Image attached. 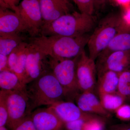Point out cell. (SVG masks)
Returning <instances> with one entry per match:
<instances>
[{"label": "cell", "instance_id": "obj_1", "mask_svg": "<svg viewBox=\"0 0 130 130\" xmlns=\"http://www.w3.org/2000/svg\"><path fill=\"white\" fill-rule=\"evenodd\" d=\"M90 35L76 36H39L29 38L30 42L50 57L57 59H73L85 51Z\"/></svg>", "mask_w": 130, "mask_h": 130}, {"label": "cell", "instance_id": "obj_2", "mask_svg": "<svg viewBox=\"0 0 130 130\" xmlns=\"http://www.w3.org/2000/svg\"><path fill=\"white\" fill-rule=\"evenodd\" d=\"M26 91L30 114L38 107L49 106L66 98L64 89L51 71L27 84Z\"/></svg>", "mask_w": 130, "mask_h": 130}, {"label": "cell", "instance_id": "obj_3", "mask_svg": "<svg viewBox=\"0 0 130 130\" xmlns=\"http://www.w3.org/2000/svg\"><path fill=\"white\" fill-rule=\"evenodd\" d=\"M96 22L93 15L74 11L44 24L40 36H76L89 34L95 27Z\"/></svg>", "mask_w": 130, "mask_h": 130}, {"label": "cell", "instance_id": "obj_4", "mask_svg": "<svg viewBox=\"0 0 130 130\" xmlns=\"http://www.w3.org/2000/svg\"><path fill=\"white\" fill-rule=\"evenodd\" d=\"M130 28L123 16L110 14L102 19L95 27L87 46L90 58L95 61L117 34Z\"/></svg>", "mask_w": 130, "mask_h": 130}, {"label": "cell", "instance_id": "obj_5", "mask_svg": "<svg viewBox=\"0 0 130 130\" xmlns=\"http://www.w3.org/2000/svg\"><path fill=\"white\" fill-rule=\"evenodd\" d=\"M79 56L61 59L49 56L50 70L64 89L66 97H76L80 91L76 76L77 63Z\"/></svg>", "mask_w": 130, "mask_h": 130}, {"label": "cell", "instance_id": "obj_6", "mask_svg": "<svg viewBox=\"0 0 130 130\" xmlns=\"http://www.w3.org/2000/svg\"><path fill=\"white\" fill-rule=\"evenodd\" d=\"M8 119L7 126L11 130L30 115L29 98L25 90L8 91Z\"/></svg>", "mask_w": 130, "mask_h": 130}, {"label": "cell", "instance_id": "obj_7", "mask_svg": "<svg viewBox=\"0 0 130 130\" xmlns=\"http://www.w3.org/2000/svg\"><path fill=\"white\" fill-rule=\"evenodd\" d=\"M14 12L20 16L32 37L40 35L44 23L39 0H23Z\"/></svg>", "mask_w": 130, "mask_h": 130}, {"label": "cell", "instance_id": "obj_8", "mask_svg": "<svg viewBox=\"0 0 130 130\" xmlns=\"http://www.w3.org/2000/svg\"><path fill=\"white\" fill-rule=\"evenodd\" d=\"M26 70L27 84L51 71L49 56L30 42L27 48Z\"/></svg>", "mask_w": 130, "mask_h": 130}, {"label": "cell", "instance_id": "obj_9", "mask_svg": "<svg viewBox=\"0 0 130 130\" xmlns=\"http://www.w3.org/2000/svg\"><path fill=\"white\" fill-rule=\"evenodd\" d=\"M96 71L95 60L90 58L84 51L78 57L76 66L78 85L82 93L92 92L95 85Z\"/></svg>", "mask_w": 130, "mask_h": 130}, {"label": "cell", "instance_id": "obj_10", "mask_svg": "<svg viewBox=\"0 0 130 130\" xmlns=\"http://www.w3.org/2000/svg\"><path fill=\"white\" fill-rule=\"evenodd\" d=\"M37 130H64L65 123L50 107L38 108L30 114Z\"/></svg>", "mask_w": 130, "mask_h": 130}, {"label": "cell", "instance_id": "obj_11", "mask_svg": "<svg viewBox=\"0 0 130 130\" xmlns=\"http://www.w3.org/2000/svg\"><path fill=\"white\" fill-rule=\"evenodd\" d=\"M29 34V31L20 16L5 8H0V33Z\"/></svg>", "mask_w": 130, "mask_h": 130}, {"label": "cell", "instance_id": "obj_12", "mask_svg": "<svg viewBox=\"0 0 130 130\" xmlns=\"http://www.w3.org/2000/svg\"><path fill=\"white\" fill-rule=\"evenodd\" d=\"M98 62V71L109 70L120 74L130 70V50L114 52Z\"/></svg>", "mask_w": 130, "mask_h": 130}, {"label": "cell", "instance_id": "obj_13", "mask_svg": "<svg viewBox=\"0 0 130 130\" xmlns=\"http://www.w3.org/2000/svg\"><path fill=\"white\" fill-rule=\"evenodd\" d=\"M39 1L44 24L50 23L70 13L67 0H39Z\"/></svg>", "mask_w": 130, "mask_h": 130}, {"label": "cell", "instance_id": "obj_14", "mask_svg": "<svg viewBox=\"0 0 130 130\" xmlns=\"http://www.w3.org/2000/svg\"><path fill=\"white\" fill-rule=\"evenodd\" d=\"M49 107L53 109L65 123L85 118L90 115L81 111L77 105L71 102L61 101Z\"/></svg>", "mask_w": 130, "mask_h": 130}, {"label": "cell", "instance_id": "obj_15", "mask_svg": "<svg viewBox=\"0 0 130 130\" xmlns=\"http://www.w3.org/2000/svg\"><path fill=\"white\" fill-rule=\"evenodd\" d=\"M77 96L76 97L77 105L83 112L96 113L106 117L109 116L108 112L103 107L101 101L92 92H83Z\"/></svg>", "mask_w": 130, "mask_h": 130}, {"label": "cell", "instance_id": "obj_16", "mask_svg": "<svg viewBox=\"0 0 130 130\" xmlns=\"http://www.w3.org/2000/svg\"><path fill=\"white\" fill-rule=\"evenodd\" d=\"M130 50V28H127L115 37L97 59L101 60L112 53Z\"/></svg>", "mask_w": 130, "mask_h": 130}, {"label": "cell", "instance_id": "obj_17", "mask_svg": "<svg viewBox=\"0 0 130 130\" xmlns=\"http://www.w3.org/2000/svg\"><path fill=\"white\" fill-rule=\"evenodd\" d=\"M99 95L116 93L118 91L119 74L109 70L98 71Z\"/></svg>", "mask_w": 130, "mask_h": 130}, {"label": "cell", "instance_id": "obj_18", "mask_svg": "<svg viewBox=\"0 0 130 130\" xmlns=\"http://www.w3.org/2000/svg\"><path fill=\"white\" fill-rule=\"evenodd\" d=\"M26 87L14 72L11 71L0 72V88L1 90H25Z\"/></svg>", "mask_w": 130, "mask_h": 130}, {"label": "cell", "instance_id": "obj_19", "mask_svg": "<svg viewBox=\"0 0 130 130\" xmlns=\"http://www.w3.org/2000/svg\"><path fill=\"white\" fill-rule=\"evenodd\" d=\"M24 40L19 34L0 33V54L8 56Z\"/></svg>", "mask_w": 130, "mask_h": 130}, {"label": "cell", "instance_id": "obj_20", "mask_svg": "<svg viewBox=\"0 0 130 130\" xmlns=\"http://www.w3.org/2000/svg\"><path fill=\"white\" fill-rule=\"evenodd\" d=\"M100 101L107 111H116L123 105L125 98L118 93H107L99 95Z\"/></svg>", "mask_w": 130, "mask_h": 130}, {"label": "cell", "instance_id": "obj_21", "mask_svg": "<svg viewBox=\"0 0 130 130\" xmlns=\"http://www.w3.org/2000/svg\"><path fill=\"white\" fill-rule=\"evenodd\" d=\"M28 44V43L19 56L13 71L22 83L26 86L27 84L26 65Z\"/></svg>", "mask_w": 130, "mask_h": 130}, {"label": "cell", "instance_id": "obj_22", "mask_svg": "<svg viewBox=\"0 0 130 130\" xmlns=\"http://www.w3.org/2000/svg\"><path fill=\"white\" fill-rule=\"evenodd\" d=\"M118 92L125 99L130 97V70L119 74Z\"/></svg>", "mask_w": 130, "mask_h": 130}, {"label": "cell", "instance_id": "obj_23", "mask_svg": "<svg viewBox=\"0 0 130 130\" xmlns=\"http://www.w3.org/2000/svg\"><path fill=\"white\" fill-rule=\"evenodd\" d=\"M8 91H0V127L6 126L8 119L7 96Z\"/></svg>", "mask_w": 130, "mask_h": 130}, {"label": "cell", "instance_id": "obj_24", "mask_svg": "<svg viewBox=\"0 0 130 130\" xmlns=\"http://www.w3.org/2000/svg\"><path fill=\"white\" fill-rule=\"evenodd\" d=\"M79 12L81 13L93 15L94 11L95 6L93 0H73Z\"/></svg>", "mask_w": 130, "mask_h": 130}, {"label": "cell", "instance_id": "obj_25", "mask_svg": "<svg viewBox=\"0 0 130 130\" xmlns=\"http://www.w3.org/2000/svg\"><path fill=\"white\" fill-rule=\"evenodd\" d=\"M28 43L24 41L16 47L8 56V66L11 71L13 72L14 67L21 52L28 45Z\"/></svg>", "mask_w": 130, "mask_h": 130}, {"label": "cell", "instance_id": "obj_26", "mask_svg": "<svg viewBox=\"0 0 130 130\" xmlns=\"http://www.w3.org/2000/svg\"><path fill=\"white\" fill-rule=\"evenodd\" d=\"M90 114L87 117L75 121L65 123L64 129L66 130H85L87 122L94 118Z\"/></svg>", "mask_w": 130, "mask_h": 130}, {"label": "cell", "instance_id": "obj_27", "mask_svg": "<svg viewBox=\"0 0 130 130\" xmlns=\"http://www.w3.org/2000/svg\"><path fill=\"white\" fill-rule=\"evenodd\" d=\"M12 130H37L30 115L19 123Z\"/></svg>", "mask_w": 130, "mask_h": 130}, {"label": "cell", "instance_id": "obj_28", "mask_svg": "<svg viewBox=\"0 0 130 130\" xmlns=\"http://www.w3.org/2000/svg\"><path fill=\"white\" fill-rule=\"evenodd\" d=\"M115 111L118 118L120 120L125 121L130 120V105L123 104Z\"/></svg>", "mask_w": 130, "mask_h": 130}, {"label": "cell", "instance_id": "obj_29", "mask_svg": "<svg viewBox=\"0 0 130 130\" xmlns=\"http://www.w3.org/2000/svg\"><path fill=\"white\" fill-rule=\"evenodd\" d=\"M104 124L100 119L94 117L86 123L85 130H103Z\"/></svg>", "mask_w": 130, "mask_h": 130}, {"label": "cell", "instance_id": "obj_30", "mask_svg": "<svg viewBox=\"0 0 130 130\" xmlns=\"http://www.w3.org/2000/svg\"><path fill=\"white\" fill-rule=\"evenodd\" d=\"M20 0H0L1 7L8 8L16 11Z\"/></svg>", "mask_w": 130, "mask_h": 130}, {"label": "cell", "instance_id": "obj_31", "mask_svg": "<svg viewBox=\"0 0 130 130\" xmlns=\"http://www.w3.org/2000/svg\"><path fill=\"white\" fill-rule=\"evenodd\" d=\"M10 71L8 66V56L0 54V72Z\"/></svg>", "mask_w": 130, "mask_h": 130}, {"label": "cell", "instance_id": "obj_32", "mask_svg": "<svg viewBox=\"0 0 130 130\" xmlns=\"http://www.w3.org/2000/svg\"><path fill=\"white\" fill-rule=\"evenodd\" d=\"M112 130H130V125H121L114 126Z\"/></svg>", "mask_w": 130, "mask_h": 130}, {"label": "cell", "instance_id": "obj_33", "mask_svg": "<svg viewBox=\"0 0 130 130\" xmlns=\"http://www.w3.org/2000/svg\"><path fill=\"white\" fill-rule=\"evenodd\" d=\"M107 0H93L94 4L95 7L103 6Z\"/></svg>", "mask_w": 130, "mask_h": 130}, {"label": "cell", "instance_id": "obj_34", "mask_svg": "<svg viewBox=\"0 0 130 130\" xmlns=\"http://www.w3.org/2000/svg\"><path fill=\"white\" fill-rule=\"evenodd\" d=\"M123 17L126 23L130 25V9L126 12L125 15Z\"/></svg>", "mask_w": 130, "mask_h": 130}, {"label": "cell", "instance_id": "obj_35", "mask_svg": "<svg viewBox=\"0 0 130 130\" xmlns=\"http://www.w3.org/2000/svg\"><path fill=\"white\" fill-rule=\"evenodd\" d=\"M0 130H7V129L6 126H1L0 127Z\"/></svg>", "mask_w": 130, "mask_h": 130}]
</instances>
